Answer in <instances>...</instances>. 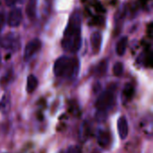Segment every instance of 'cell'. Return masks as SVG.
<instances>
[{
  "mask_svg": "<svg viewBox=\"0 0 153 153\" xmlns=\"http://www.w3.org/2000/svg\"><path fill=\"white\" fill-rule=\"evenodd\" d=\"M98 143L101 147H107L110 143L109 134L106 131H100L98 134Z\"/></svg>",
  "mask_w": 153,
  "mask_h": 153,
  "instance_id": "cell-11",
  "label": "cell"
},
{
  "mask_svg": "<svg viewBox=\"0 0 153 153\" xmlns=\"http://www.w3.org/2000/svg\"><path fill=\"white\" fill-rule=\"evenodd\" d=\"M117 129H118V134L121 139L126 138L128 134V123L125 117H119L117 121Z\"/></svg>",
  "mask_w": 153,
  "mask_h": 153,
  "instance_id": "cell-7",
  "label": "cell"
},
{
  "mask_svg": "<svg viewBox=\"0 0 153 153\" xmlns=\"http://www.w3.org/2000/svg\"><path fill=\"white\" fill-rule=\"evenodd\" d=\"M147 1H148V0H141V2L143 3V4H144L145 3H147Z\"/></svg>",
  "mask_w": 153,
  "mask_h": 153,
  "instance_id": "cell-21",
  "label": "cell"
},
{
  "mask_svg": "<svg viewBox=\"0 0 153 153\" xmlns=\"http://www.w3.org/2000/svg\"><path fill=\"white\" fill-rule=\"evenodd\" d=\"M0 62H1V56H0Z\"/></svg>",
  "mask_w": 153,
  "mask_h": 153,
  "instance_id": "cell-22",
  "label": "cell"
},
{
  "mask_svg": "<svg viewBox=\"0 0 153 153\" xmlns=\"http://www.w3.org/2000/svg\"><path fill=\"white\" fill-rule=\"evenodd\" d=\"M36 6L37 0H28L26 4V14L30 20H33L36 16Z\"/></svg>",
  "mask_w": 153,
  "mask_h": 153,
  "instance_id": "cell-10",
  "label": "cell"
},
{
  "mask_svg": "<svg viewBox=\"0 0 153 153\" xmlns=\"http://www.w3.org/2000/svg\"><path fill=\"white\" fill-rule=\"evenodd\" d=\"M114 104V92L111 89H108L102 92L96 101V108L98 110L105 111L107 108H109Z\"/></svg>",
  "mask_w": 153,
  "mask_h": 153,
  "instance_id": "cell-3",
  "label": "cell"
},
{
  "mask_svg": "<svg viewBox=\"0 0 153 153\" xmlns=\"http://www.w3.org/2000/svg\"><path fill=\"white\" fill-rule=\"evenodd\" d=\"M16 1H17V0H4L5 4H6L7 6H13V4H15Z\"/></svg>",
  "mask_w": 153,
  "mask_h": 153,
  "instance_id": "cell-20",
  "label": "cell"
},
{
  "mask_svg": "<svg viewBox=\"0 0 153 153\" xmlns=\"http://www.w3.org/2000/svg\"><path fill=\"white\" fill-rule=\"evenodd\" d=\"M81 22L82 16L77 10L73 13L62 39V48L65 51L75 53L80 49L82 43Z\"/></svg>",
  "mask_w": 153,
  "mask_h": 153,
  "instance_id": "cell-1",
  "label": "cell"
},
{
  "mask_svg": "<svg viewBox=\"0 0 153 153\" xmlns=\"http://www.w3.org/2000/svg\"><path fill=\"white\" fill-rule=\"evenodd\" d=\"M103 21H104L103 17L100 16V15H98V16H96V17L93 18V20H92L93 22L92 23L95 24V25H101L103 23Z\"/></svg>",
  "mask_w": 153,
  "mask_h": 153,
  "instance_id": "cell-17",
  "label": "cell"
},
{
  "mask_svg": "<svg viewBox=\"0 0 153 153\" xmlns=\"http://www.w3.org/2000/svg\"><path fill=\"white\" fill-rule=\"evenodd\" d=\"M67 153H81V150L78 147H70Z\"/></svg>",
  "mask_w": 153,
  "mask_h": 153,
  "instance_id": "cell-18",
  "label": "cell"
},
{
  "mask_svg": "<svg viewBox=\"0 0 153 153\" xmlns=\"http://www.w3.org/2000/svg\"><path fill=\"white\" fill-rule=\"evenodd\" d=\"M38 86V79L33 74H30L27 78V91L29 93L33 92Z\"/></svg>",
  "mask_w": 153,
  "mask_h": 153,
  "instance_id": "cell-13",
  "label": "cell"
},
{
  "mask_svg": "<svg viewBox=\"0 0 153 153\" xmlns=\"http://www.w3.org/2000/svg\"><path fill=\"white\" fill-rule=\"evenodd\" d=\"M22 20V13L19 8H13L10 11L7 18V23L10 27H17Z\"/></svg>",
  "mask_w": 153,
  "mask_h": 153,
  "instance_id": "cell-5",
  "label": "cell"
},
{
  "mask_svg": "<svg viewBox=\"0 0 153 153\" xmlns=\"http://www.w3.org/2000/svg\"><path fill=\"white\" fill-rule=\"evenodd\" d=\"M134 94V87L132 83H126L124 87L123 92H122V98L124 102L130 101Z\"/></svg>",
  "mask_w": 153,
  "mask_h": 153,
  "instance_id": "cell-9",
  "label": "cell"
},
{
  "mask_svg": "<svg viewBox=\"0 0 153 153\" xmlns=\"http://www.w3.org/2000/svg\"><path fill=\"white\" fill-rule=\"evenodd\" d=\"M1 45L4 48L16 50L20 48V41L18 37L16 38L15 36H13V34H8L4 38L1 42Z\"/></svg>",
  "mask_w": 153,
  "mask_h": 153,
  "instance_id": "cell-6",
  "label": "cell"
},
{
  "mask_svg": "<svg viewBox=\"0 0 153 153\" xmlns=\"http://www.w3.org/2000/svg\"><path fill=\"white\" fill-rule=\"evenodd\" d=\"M79 62L76 58L62 56L56 60L54 65V73L56 76L71 77L76 74Z\"/></svg>",
  "mask_w": 153,
  "mask_h": 153,
  "instance_id": "cell-2",
  "label": "cell"
},
{
  "mask_svg": "<svg viewBox=\"0 0 153 153\" xmlns=\"http://www.w3.org/2000/svg\"><path fill=\"white\" fill-rule=\"evenodd\" d=\"M41 48V41L39 39H33L30 40L24 49L23 53V58L24 60H29L30 59L39 49Z\"/></svg>",
  "mask_w": 153,
  "mask_h": 153,
  "instance_id": "cell-4",
  "label": "cell"
},
{
  "mask_svg": "<svg viewBox=\"0 0 153 153\" xmlns=\"http://www.w3.org/2000/svg\"><path fill=\"white\" fill-rule=\"evenodd\" d=\"M113 73L116 76H121L124 73V65L121 62H117L113 66Z\"/></svg>",
  "mask_w": 153,
  "mask_h": 153,
  "instance_id": "cell-16",
  "label": "cell"
},
{
  "mask_svg": "<svg viewBox=\"0 0 153 153\" xmlns=\"http://www.w3.org/2000/svg\"><path fill=\"white\" fill-rule=\"evenodd\" d=\"M10 108V97L9 94H4L0 101V110L3 113H6Z\"/></svg>",
  "mask_w": 153,
  "mask_h": 153,
  "instance_id": "cell-14",
  "label": "cell"
},
{
  "mask_svg": "<svg viewBox=\"0 0 153 153\" xmlns=\"http://www.w3.org/2000/svg\"><path fill=\"white\" fill-rule=\"evenodd\" d=\"M101 40H102V37L100 32H94L91 34V48H92V51L94 54H98L100 52V47H101Z\"/></svg>",
  "mask_w": 153,
  "mask_h": 153,
  "instance_id": "cell-8",
  "label": "cell"
},
{
  "mask_svg": "<svg viewBox=\"0 0 153 153\" xmlns=\"http://www.w3.org/2000/svg\"><path fill=\"white\" fill-rule=\"evenodd\" d=\"M106 70H107V60H103V61H101V62L98 65V66H97L95 72H96V74H97V75L101 76V75L105 74Z\"/></svg>",
  "mask_w": 153,
  "mask_h": 153,
  "instance_id": "cell-15",
  "label": "cell"
},
{
  "mask_svg": "<svg viewBox=\"0 0 153 153\" xmlns=\"http://www.w3.org/2000/svg\"><path fill=\"white\" fill-rule=\"evenodd\" d=\"M127 43H128V39L127 37H123L120 39L117 44L116 47V51L118 56H123L126 53V48H127Z\"/></svg>",
  "mask_w": 153,
  "mask_h": 153,
  "instance_id": "cell-12",
  "label": "cell"
},
{
  "mask_svg": "<svg viewBox=\"0 0 153 153\" xmlns=\"http://www.w3.org/2000/svg\"><path fill=\"white\" fill-rule=\"evenodd\" d=\"M4 24V15L3 13H0V30L3 28Z\"/></svg>",
  "mask_w": 153,
  "mask_h": 153,
  "instance_id": "cell-19",
  "label": "cell"
}]
</instances>
